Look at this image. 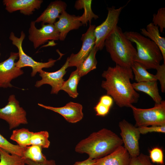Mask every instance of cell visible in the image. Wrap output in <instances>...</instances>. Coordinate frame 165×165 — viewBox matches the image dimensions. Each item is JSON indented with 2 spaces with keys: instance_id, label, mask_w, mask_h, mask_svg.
<instances>
[{
  "instance_id": "8992f818",
  "label": "cell",
  "mask_w": 165,
  "mask_h": 165,
  "mask_svg": "<svg viewBox=\"0 0 165 165\" xmlns=\"http://www.w3.org/2000/svg\"><path fill=\"white\" fill-rule=\"evenodd\" d=\"M25 36L23 31L21 32L19 38L16 36L14 33L12 32L9 39L12 41L13 44L16 47L18 50L19 60L16 62V67L20 68L26 67H31L32 69L31 75L34 77L37 72L39 73L42 70L43 68H51L54 65L57 60L50 58L46 62H38L34 60L24 52L22 48V43Z\"/></svg>"
},
{
  "instance_id": "3957f363",
  "label": "cell",
  "mask_w": 165,
  "mask_h": 165,
  "mask_svg": "<svg viewBox=\"0 0 165 165\" xmlns=\"http://www.w3.org/2000/svg\"><path fill=\"white\" fill-rule=\"evenodd\" d=\"M104 46L116 65L131 68L134 61L137 50L120 28L117 26L106 38Z\"/></svg>"
},
{
  "instance_id": "f1b7e54d",
  "label": "cell",
  "mask_w": 165,
  "mask_h": 165,
  "mask_svg": "<svg viewBox=\"0 0 165 165\" xmlns=\"http://www.w3.org/2000/svg\"><path fill=\"white\" fill-rule=\"evenodd\" d=\"M0 148L11 154L16 155L22 157L25 150V148L11 143L0 134Z\"/></svg>"
},
{
  "instance_id": "5bb4252c",
  "label": "cell",
  "mask_w": 165,
  "mask_h": 165,
  "mask_svg": "<svg viewBox=\"0 0 165 165\" xmlns=\"http://www.w3.org/2000/svg\"><path fill=\"white\" fill-rule=\"evenodd\" d=\"M40 106L52 111L62 116L68 122L75 123L81 120L83 117V107L80 104L70 102L65 106L60 107H54L38 103Z\"/></svg>"
},
{
  "instance_id": "484cf974",
  "label": "cell",
  "mask_w": 165,
  "mask_h": 165,
  "mask_svg": "<svg viewBox=\"0 0 165 165\" xmlns=\"http://www.w3.org/2000/svg\"><path fill=\"white\" fill-rule=\"evenodd\" d=\"M42 148L40 146L31 145L25 147L22 158L37 163L43 162L47 160L42 152Z\"/></svg>"
},
{
  "instance_id": "4316f807",
  "label": "cell",
  "mask_w": 165,
  "mask_h": 165,
  "mask_svg": "<svg viewBox=\"0 0 165 165\" xmlns=\"http://www.w3.org/2000/svg\"><path fill=\"white\" fill-rule=\"evenodd\" d=\"M25 160L0 148V165H25Z\"/></svg>"
},
{
  "instance_id": "9a60e30c",
  "label": "cell",
  "mask_w": 165,
  "mask_h": 165,
  "mask_svg": "<svg viewBox=\"0 0 165 165\" xmlns=\"http://www.w3.org/2000/svg\"><path fill=\"white\" fill-rule=\"evenodd\" d=\"M79 17L70 15L65 11L60 15L58 20L54 24L59 33V40L64 41L69 31L77 29L83 25L79 20Z\"/></svg>"
},
{
  "instance_id": "d4e9b609",
  "label": "cell",
  "mask_w": 165,
  "mask_h": 165,
  "mask_svg": "<svg viewBox=\"0 0 165 165\" xmlns=\"http://www.w3.org/2000/svg\"><path fill=\"white\" fill-rule=\"evenodd\" d=\"M33 132L22 128L13 130L10 139L16 142L20 146L25 148L30 145V139Z\"/></svg>"
},
{
  "instance_id": "ba28073f",
  "label": "cell",
  "mask_w": 165,
  "mask_h": 165,
  "mask_svg": "<svg viewBox=\"0 0 165 165\" xmlns=\"http://www.w3.org/2000/svg\"><path fill=\"white\" fill-rule=\"evenodd\" d=\"M26 115V111L20 106L19 101L13 94L9 96L6 105L0 108V119L8 123L10 130L21 124H27Z\"/></svg>"
},
{
  "instance_id": "44dd1931",
  "label": "cell",
  "mask_w": 165,
  "mask_h": 165,
  "mask_svg": "<svg viewBox=\"0 0 165 165\" xmlns=\"http://www.w3.org/2000/svg\"><path fill=\"white\" fill-rule=\"evenodd\" d=\"M91 0H78L76 1L75 4V8L77 9H84L83 14L79 17V20L82 25L86 26L89 22L90 24L93 19H96L98 18L97 15L95 14L91 9Z\"/></svg>"
},
{
  "instance_id": "4dcf8cb0",
  "label": "cell",
  "mask_w": 165,
  "mask_h": 165,
  "mask_svg": "<svg viewBox=\"0 0 165 165\" xmlns=\"http://www.w3.org/2000/svg\"><path fill=\"white\" fill-rule=\"evenodd\" d=\"M149 157L151 162L164 165V156L162 150L158 147H154L149 151Z\"/></svg>"
},
{
  "instance_id": "7a4b0ae2",
  "label": "cell",
  "mask_w": 165,
  "mask_h": 165,
  "mask_svg": "<svg viewBox=\"0 0 165 165\" xmlns=\"http://www.w3.org/2000/svg\"><path fill=\"white\" fill-rule=\"evenodd\" d=\"M123 144L122 139L116 133L104 128L80 141L75 146V151L97 160L110 154Z\"/></svg>"
},
{
  "instance_id": "277c9868",
  "label": "cell",
  "mask_w": 165,
  "mask_h": 165,
  "mask_svg": "<svg viewBox=\"0 0 165 165\" xmlns=\"http://www.w3.org/2000/svg\"><path fill=\"white\" fill-rule=\"evenodd\" d=\"M124 33L130 41L136 45L137 54L134 61L147 70L156 69L163 60L158 46L150 39L138 32L127 31Z\"/></svg>"
},
{
  "instance_id": "2e32d148",
  "label": "cell",
  "mask_w": 165,
  "mask_h": 165,
  "mask_svg": "<svg viewBox=\"0 0 165 165\" xmlns=\"http://www.w3.org/2000/svg\"><path fill=\"white\" fill-rule=\"evenodd\" d=\"M43 2L42 0H3L2 2L6 9L9 13L19 10L21 13L30 15L40 8Z\"/></svg>"
},
{
  "instance_id": "9c48e42d",
  "label": "cell",
  "mask_w": 165,
  "mask_h": 165,
  "mask_svg": "<svg viewBox=\"0 0 165 165\" xmlns=\"http://www.w3.org/2000/svg\"><path fill=\"white\" fill-rule=\"evenodd\" d=\"M124 147L131 157H136L140 154L139 141L140 133L138 128L123 119L119 123Z\"/></svg>"
},
{
  "instance_id": "836d02e7",
  "label": "cell",
  "mask_w": 165,
  "mask_h": 165,
  "mask_svg": "<svg viewBox=\"0 0 165 165\" xmlns=\"http://www.w3.org/2000/svg\"><path fill=\"white\" fill-rule=\"evenodd\" d=\"M138 128L140 134H145L148 133L152 132L165 133V125L152 126L151 127H140Z\"/></svg>"
},
{
  "instance_id": "cb8c5ba5",
  "label": "cell",
  "mask_w": 165,
  "mask_h": 165,
  "mask_svg": "<svg viewBox=\"0 0 165 165\" xmlns=\"http://www.w3.org/2000/svg\"><path fill=\"white\" fill-rule=\"evenodd\" d=\"M131 68L136 82L157 81L155 75L149 72L146 69L137 62L134 61Z\"/></svg>"
},
{
  "instance_id": "83f0119b",
  "label": "cell",
  "mask_w": 165,
  "mask_h": 165,
  "mask_svg": "<svg viewBox=\"0 0 165 165\" xmlns=\"http://www.w3.org/2000/svg\"><path fill=\"white\" fill-rule=\"evenodd\" d=\"M49 134L46 131L33 132L30 139V145H38L44 148H48L50 144Z\"/></svg>"
},
{
  "instance_id": "1f68e13d",
  "label": "cell",
  "mask_w": 165,
  "mask_h": 165,
  "mask_svg": "<svg viewBox=\"0 0 165 165\" xmlns=\"http://www.w3.org/2000/svg\"><path fill=\"white\" fill-rule=\"evenodd\" d=\"M129 165H155L152 163L149 156L143 153L138 156L131 157Z\"/></svg>"
},
{
  "instance_id": "52a82bcc",
  "label": "cell",
  "mask_w": 165,
  "mask_h": 165,
  "mask_svg": "<svg viewBox=\"0 0 165 165\" xmlns=\"http://www.w3.org/2000/svg\"><path fill=\"white\" fill-rule=\"evenodd\" d=\"M124 7V6L116 9L113 6L108 8L106 19L100 25L96 27L94 46L98 50H102L105 40L116 29L120 14Z\"/></svg>"
},
{
  "instance_id": "ffe728a7",
  "label": "cell",
  "mask_w": 165,
  "mask_h": 165,
  "mask_svg": "<svg viewBox=\"0 0 165 165\" xmlns=\"http://www.w3.org/2000/svg\"><path fill=\"white\" fill-rule=\"evenodd\" d=\"M136 91L145 93L151 97L155 103L159 104L162 101L158 87L157 81H143L132 83Z\"/></svg>"
},
{
  "instance_id": "e0dca14e",
  "label": "cell",
  "mask_w": 165,
  "mask_h": 165,
  "mask_svg": "<svg viewBox=\"0 0 165 165\" xmlns=\"http://www.w3.org/2000/svg\"><path fill=\"white\" fill-rule=\"evenodd\" d=\"M66 3L61 0L51 2L47 8L35 21V23L42 22V24H54L57 18L67 7Z\"/></svg>"
},
{
  "instance_id": "f35d334b",
  "label": "cell",
  "mask_w": 165,
  "mask_h": 165,
  "mask_svg": "<svg viewBox=\"0 0 165 165\" xmlns=\"http://www.w3.org/2000/svg\"><path fill=\"white\" fill-rule=\"evenodd\" d=\"M0 45L1 44H0ZM0 55H1V53H0Z\"/></svg>"
},
{
  "instance_id": "f546056e",
  "label": "cell",
  "mask_w": 165,
  "mask_h": 165,
  "mask_svg": "<svg viewBox=\"0 0 165 165\" xmlns=\"http://www.w3.org/2000/svg\"><path fill=\"white\" fill-rule=\"evenodd\" d=\"M155 25L159 28V31L162 32L165 28V8L159 9L156 14H154L152 23Z\"/></svg>"
},
{
  "instance_id": "e575fe53",
  "label": "cell",
  "mask_w": 165,
  "mask_h": 165,
  "mask_svg": "<svg viewBox=\"0 0 165 165\" xmlns=\"http://www.w3.org/2000/svg\"><path fill=\"white\" fill-rule=\"evenodd\" d=\"M94 109L97 116H104L108 113L110 108L102 104L99 101L94 107Z\"/></svg>"
},
{
  "instance_id": "8fae6325",
  "label": "cell",
  "mask_w": 165,
  "mask_h": 165,
  "mask_svg": "<svg viewBox=\"0 0 165 165\" xmlns=\"http://www.w3.org/2000/svg\"><path fill=\"white\" fill-rule=\"evenodd\" d=\"M18 57V53L11 52L8 58L0 62V88L12 87L11 81L24 74L16 65L15 61Z\"/></svg>"
},
{
  "instance_id": "d6a6232c",
  "label": "cell",
  "mask_w": 165,
  "mask_h": 165,
  "mask_svg": "<svg viewBox=\"0 0 165 165\" xmlns=\"http://www.w3.org/2000/svg\"><path fill=\"white\" fill-rule=\"evenodd\" d=\"M156 73L155 75L157 80H159L161 91L165 92V64L163 63L160 65L156 69Z\"/></svg>"
},
{
  "instance_id": "8d00e7d4",
  "label": "cell",
  "mask_w": 165,
  "mask_h": 165,
  "mask_svg": "<svg viewBox=\"0 0 165 165\" xmlns=\"http://www.w3.org/2000/svg\"><path fill=\"white\" fill-rule=\"evenodd\" d=\"M113 101L112 97L107 94L101 96L100 98L99 101L111 108L113 104Z\"/></svg>"
},
{
  "instance_id": "7c38bea8",
  "label": "cell",
  "mask_w": 165,
  "mask_h": 165,
  "mask_svg": "<svg viewBox=\"0 0 165 165\" xmlns=\"http://www.w3.org/2000/svg\"><path fill=\"white\" fill-rule=\"evenodd\" d=\"M95 25L90 24L86 32L82 35V45L79 51L76 54L72 53L68 57V67H78L88 55L95 46Z\"/></svg>"
},
{
  "instance_id": "30bf717a",
  "label": "cell",
  "mask_w": 165,
  "mask_h": 165,
  "mask_svg": "<svg viewBox=\"0 0 165 165\" xmlns=\"http://www.w3.org/2000/svg\"><path fill=\"white\" fill-rule=\"evenodd\" d=\"M35 21L30 24L28 30V38L33 43L34 47L36 49L49 40L59 39V33L54 24H42L41 27L37 29Z\"/></svg>"
},
{
  "instance_id": "603a6c76",
  "label": "cell",
  "mask_w": 165,
  "mask_h": 165,
  "mask_svg": "<svg viewBox=\"0 0 165 165\" xmlns=\"http://www.w3.org/2000/svg\"><path fill=\"white\" fill-rule=\"evenodd\" d=\"M81 77L77 69L72 72L68 79L64 81L61 90L66 92L71 97H77L79 95L77 87Z\"/></svg>"
},
{
  "instance_id": "6da1fadb",
  "label": "cell",
  "mask_w": 165,
  "mask_h": 165,
  "mask_svg": "<svg viewBox=\"0 0 165 165\" xmlns=\"http://www.w3.org/2000/svg\"><path fill=\"white\" fill-rule=\"evenodd\" d=\"M102 76L105 79L102 82V87L119 107H129L130 105L138 102L140 95L131 83L134 75L130 68L117 65L109 67L103 72Z\"/></svg>"
},
{
  "instance_id": "4fadbf2b",
  "label": "cell",
  "mask_w": 165,
  "mask_h": 165,
  "mask_svg": "<svg viewBox=\"0 0 165 165\" xmlns=\"http://www.w3.org/2000/svg\"><path fill=\"white\" fill-rule=\"evenodd\" d=\"M68 67V57L62 67L58 70L53 72H49L42 70L39 72V75L42 78L41 80L37 81L35 86L39 87L45 84L51 86V94H57L61 90V87L64 82L63 77L66 73V69Z\"/></svg>"
},
{
  "instance_id": "5b68a950",
  "label": "cell",
  "mask_w": 165,
  "mask_h": 165,
  "mask_svg": "<svg viewBox=\"0 0 165 165\" xmlns=\"http://www.w3.org/2000/svg\"><path fill=\"white\" fill-rule=\"evenodd\" d=\"M138 127L165 125V101L162 100L159 104L155 103L151 108H137L132 105H130Z\"/></svg>"
},
{
  "instance_id": "d6986e66",
  "label": "cell",
  "mask_w": 165,
  "mask_h": 165,
  "mask_svg": "<svg viewBox=\"0 0 165 165\" xmlns=\"http://www.w3.org/2000/svg\"><path fill=\"white\" fill-rule=\"evenodd\" d=\"M159 27L152 23L148 24L146 28L141 29V33L144 36L148 37L159 47L162 54L165 64V38L160 35Z\"/></svg>"
},
{
  "instance_id": "ac0fdd59",
  "label": "cell",
  "mask_w": 165,
  "mask_h": 165,
  "mask_svg": "<svg viewBox=\"0 0 165 165\" xmlns=\"http://www.w3.org/2000/svg\"><path fill=\"white\" fill-rule=\"evenodd\" d=\"M130 159L127 150L121 145L110 154L97 159L93 165H129Z\"/></svg>"
},
{
  "instance_id": "d590c367",
  "label": "cell",
  "mask_w": 165,
  "mask_h": 165,
  "mask_svg": "<svg viewBox=\"0 0 165 165\" xmlns=\"http://www.w3.org/2000/svg\"><path fill=\"white\" fill-rule=\"evenodd\" d=\"M25 164L28 165H56L55 161L53 160H47L42 163H37L30 160H25Z\"/></svg>"
},
{
  "instance_id": "74e56055",
  "label": "cell",
  "mask_w": 165,
  "mask_h": 165,
  "mask_svg": "<svg viewBox=\"0 0 165 165\" xmlns=\"http://www.w3.org/2000/svg\"><path fill=\"white\" fill-rule=\"evenodd\" d=\"M96 160L88 157L84 160L75 162L73 165H93L96 162Z\"/></svg>"
},
{
  "instance_id": "7402d4cb",
  "label": "cell",
  "mask_w": 165,
  "mask_h": 165,
  "mask_svg": "<svg viewBox=\"0 0 165 165\" xmlns=\"http://www.w3.org/2000/svg\"><path fill=\"white\" fill-rule=\"evenodd\" d=\"M98 50L94 46L87 57L77 68L76 69L81 77L96 68L97 61L96 55Z\"/></svg>"
}]
</instances>
